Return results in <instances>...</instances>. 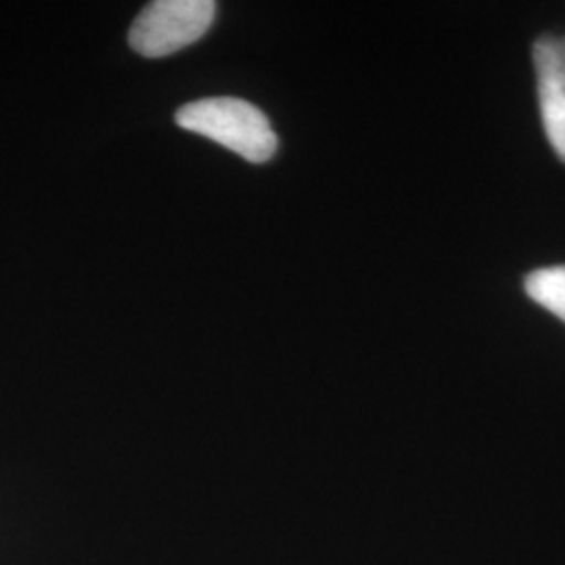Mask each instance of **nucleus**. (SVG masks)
<instances>
[{
    "mask_svg": "<svg viewBox=\"0 0 565 565\" xmlns=\"http://www.w3.org/2000/svg\"><path fill=\"white\" fill-rule=\"evenodd\" d=\"M182 130L202 135L252 163L268 162L277 147V135L263 111L237 97H212L186 103L174 116Z\"/></svg>",
    "mask_w": 565,
    "mask_h": 565,
    "instance_id": "nucleus-1",
    "label": "nucleus"
},
{
    "mask_svg": "<svg viewBox=\"0 0 565 565\" xmlns=\"http://www.w3.org/2000/svg\"><path fill=\"white\" fill-rule=\"evenodd\" d=\"M214 18L212 0H156L139 13L128 41L142 57H166L200 41Z\"/></svg>",
    "mask_w": 565,
    "mask_h": 565,
    "instance_id": "nucleus-2",
    "label": "nucleus"
},
{
    "mask_svg": "<svg viewBox=\"0 0 565 565\" xmlns=\"http://www.w3.org/2000/svg\"><path fill=\"white\" fill-rule=\"evenodd\" d=\"M525 294L565 323V266H548L525 277Z\"/></svg>",
    "mask_w": 565,
    "mask_h": 565,
    "instance_id": "nucleus-4",
    "label": "nucleus"
},
{
    "mask_svg": "<svg viewBox=\"0 0 565 565\" xmlns=\"http://www.w3.org/2000/svg\"><path fill=\"white\" fill-rule=\"evenodd\" d=\"M534 70L546 139L565 162V39H539L534 44Z\"/></svg>",
    "mask_w": 565,
    "mask_h": 565,
    "instance_id": "nucleus-3",
    "label": "nucleus"
}]
</instances>
